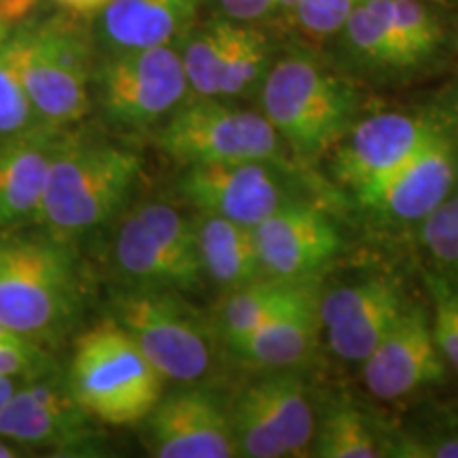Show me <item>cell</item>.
<instances>
[{
  "label": "cell",
  "instance_id": "cell-1",
  "mask_svg": "<svg viewBox=\"0 0 458 458\" xmlns=\"http://www.w3.org/2000/svg\"><path fill=\"white\" fill-rule=\"evenodd\" d=\"M140 156L106 142L62 139L51 159L38 223L68 242L111 219L134 187Z\"/></svg>",
  "mask_w": 458,
  "mask_h": 458
},
{
  "label": "cell",
  "instance_id": "cell-37",
  "mask_svg": "<svg viewBox=\"0 0 458 458\" xmlns=\"http://www.w3.org/2000/svg\"><path fill=\"white\" fill-rule=\"evenodd\" d=\"M433 114L442 125H454V128H458V81L439 94Z\"/></svg>",
  "mask_w": 458,
  "mask_h": 458
},
{
  "label": "cell",
  "instance_id": "cell-43",
  "mask_svg": "<svg viewBox=\"0 0 458 458\" xmlns=\"http://www.w3.org/2000/svg\"><path fill=\"white\" fill-rule=\"evenodd\" d=\"M456 181H458V157H456Z\"/></svg>",
  "mask_w": 458,
  "mask_h": 458
},
{
  "label": "cell",
  "instance_id": "cell-17",
  "mask_svg": "<svg viewBox=\"0 0 458 458\" xmlns=\"http://www.w3.org/2000/svg\"><path fill=\"white\" fill-rule=\"evenodd\" d=\"M64 136L37 128L7 136L0 145V227L38 223L51 159Z\"/></svg>",
  "mask_w": 458,
  "mask_h": 458
},
{
  "label": "cell",
  "instance_id": "cell-42",
  "mask_svg": "<svg viewBox=\"0 0 458 458\" xmlns=\"http://www.w3.org/2000/svg\"><path fill=\"white\" fill-rule=\"evenodd\" d=\"M11 28H13V26H11V24H9V21L0 20V45H3V41H4V38H7V37H9V34H11Z\"/></svg>",
  "mask_w": 458,
  "mask_h": 458
},
{
  "label": "cell",
  "instance_id": "cell-36",
  "mask_svg": "<svg viewBox=\"0 0 458 458\" xmlns=\"http://www.w3.org/2000/svg\"><path fill=\"white\" fill-rule=\"evenodd\" d=\"M397 456H428V458H458V435L439 439L435 444H420V445H403V452Z\"/></svg>",
  "mask_w": 458,
  "mask_h": 458
},
{
  "label": "cell",
  "instance_id": "cell-31",
  "mask_svg": "<svg viewBox=\"0 0 458 458\" xmlns=\"http://www.w3.org/2000/svg\"><path fill=\"white\" fill-rule=\"evenodd\" d=\"M433 297L431 327L439 352L458 371V286L439 276H428Z\"/></svg>",
  "mask_w": 458,
  "mask_h": 458
},
{
  "label": "cell",
  "instance_id": "cell-30",
  "mask_svg": "<svg viewBox=\"0 0 458 458\" xmlns=\"http://www.w3.org/2000/svg\"><path fill=\"white\" fill-rule=\"evenodd\" d=\"M233 437H236L240 456L246 458H283L286 452L283 444L278 442L276 435L267 427L266 418H263L261 410L257 408L255 399L249 393L240 394V399L233 405L232 414Z\"/></svg>",
  "mask_w": 458,
  "mask_h": 458
},
{
  "label": "cell",
  "instance_id": "cell-32",
  "mask_svg": "<svg viewBox=\"0 0 458 458\" xmlns=\"http://www.w3.org/2000/svg\"><path fill=\"white\" fill-rule=\"evenodd\" d=\"M420 238L435 259L458 270V198H448L420 221Z\"/></svg>",
  "mask_w": 458,
  "mask_h": 458
},
{
  "label": "cell",
  "instance_id": "cell-26",
  "mask_svg": "<svg viewBox=\"0 0 458 458\" xmlns=\"http://www.w3.org/2000/svg\"><path fill=\"white\" fill-rule=\"evenodd\" d=\"M38 119L24 81V28L0 45V139L37 128Z\"/></svg>",
  "mask_w": 458,
  "mask_h": 458
},
{
  "label": "cell",
  "instance_id": "cell-38",
  "mask_svg": "<svg viewBox=\"0 0 458 458\" xmlns=\"http://www.w3.org/2000/svg\"><path fill=\"white\" fill-rule=\"evenodd\" d=\"M57 7L68 11L71 15L77 17H91L98 15L111 0H54Z\"/></svg>",
  "mask_w": 458,
  "mask_h": 458
},
{
  "label": "cell",
  "instance_id": "cell-12",
  "mask_svg": "<svg viewBox=\"0 0 458 458\" xmlns=\"http://www.w3.org/2000/svg\"><path fill=\"white\" fill-rule=\"evenodd\" d=\"M270 164L187 165L181 193L204 215L255 227L289 199L283 179Z\"/></svg>",
  "mask_w": 458,
  "mask_h": 458
},
{
  "label": "cell",
  "instance_id": "cell-24",
  "mask_svg": "<svg viewBox=\"0 0 458 458\" xmlns=\"http://www.w3.org/2000/svg\"><path fill=\"white\" fill-rule=\"evenodd\" d=\"M306 280H278L263 276L253 283L238 286L227 297L219 312V325L227 346L236 348L257 327H261L283 303L295 295Z\"/></svg>",
  "mask_w": 458,
  "mask_h": 458
},
{
  "label": "cell",
  "instance_id": "cell-29",
  "mask_svg": "<svg viewBox=\"0 0 458 458\" xmlns=\"http://www.w3.org/2000/svg\"><path fill=\"white\" fill-rule=\"evenodd\" d=\"M393 13L405 71L428 64L445 41L439 17L422 0H393Z\"/></svg>",
  "mask_w": 458,
  "mask_h": 458
},
{
  "label": "cell",
  "instance_id": "cell-15",
  "mask_svg": "<svg viewBox=\"0 0 458 458\" xmlns=\"http://www.w3.org/2000/svg\"><path fill=\"white\" fill-rule=\"evenodd\" d=\"M456 151L445 125L385 181L357 198L360 206L394 221H422L445 202L456 181Z\"/></svg>",
  "mask_w": 458,
  "mask_h": 458
},
{
  "label": "cell",
  "instance_id": "cell-11",
  "mask_svg": "<svg viewBox=\"0 0 458 458\" xmlns=\"http://www.w3.org/2000/svg\"><path fill=\"white\" fill-rule=\"evenodd\" d=\"M360 363L365 386L385 401L437 385L445 376V359L435 342L431 317L420 303H405L388 334Z\"/></svg>",
  "mask_w": 458,
  "mask_h": 458
},
{
  "label": "cell",
  "instance_id": "cell-25",
  "mask_svg": "<svg viewBox=\"0 0 458 458\" xmlns=\"http://www.w3.org/2000/svg\"><path fill=\"white\" fill-rule=\"evenodd\" d=\"M236 20L219 17L193 26L182 37L181 62L187 85L199 98H219L221 74L232 45Z\"/></svg>",
  "mask_w": 458,
  "mask_h": 458
},
{
  "label": "cell",
  "instance_id": "cell-2",
  "mask_svg": "<svg viewBox=\"0 0 458 458\" xmlns=\"http://www.w3.org/2000/svg\"><path fill=\"white\" fill-rule=\"evenodd\" d=\"M263 114L297 156L317 157L354 123L357 91L310 54H289L263 77Z\"/></svg>",
  "mask_w": 458,
  "mask_h": 458
},
{
  "label": "cell",
  "instance_id": "cell-7",
  "mask_svg": "<svg viewBox=\"0 0 458 458\" xmlns=\"http://www.w3.org/2000/svg\"><path fill=\"white\" fill-rule=\"evenodd\" d=\"M91 54L81 28L66 17L24 28V81L45 128H64L89 113Z\"/></svg>",
  "mask_w": 458,
  "mask_h": 458
},
{
  "label": "cell",
  "instance_id": "cell-3",
  "mask_svg": "<svg viewBox=\"0 0 458 458\" xmlns=\"http://www.w3.org/2000/svg\"><path fill=\"white\" fill-rule=\"evenodd\" d=\"M164 377L113 318L91 327L74 344L71 388L74 401L106 425H134L162 399Z\"/></svg>",
  "mask_w": 458,
  "mask_h": 458
},
{
  "label": "cell",
  "instance_id": "cell-34",
  "mask_svg": "<svg viewBox=\"0 0 458 458\" xmlns=\"http://www.w3.org/2000/svg\"><path fill=\"white\" fill-rule=\"evenodd\" d=\"M43 354L32 340L0 327V376L21 377L41 369Z\"/></svg>",
  "mask_w": 458,
  "mask_h": 458
},
{
  "label": "cell",
  "instance_id": "cell-19",
  "mask_svg": "<svg viewBox=\"0 0 458 458\" xmlns=\"http://www.w3.org/2000/svg\"><path fill=\"white\" fill-rule=\"evenodd\" d=\"M204 0H111L98 13L100 41L113 51L172 45L191 30Z\"/></svg>",
  "mask_w": 458,
  "mask_h": 458
},
{
  "label": "cell",
  "instance_id": "cell-39",
  "mask_svg": "<svg viewBox=\"0 0 458 458\" xmlns=\"http://www.w3.org/2000/svg\"><path fill=\"white\" fill-rule=\"evenodd\" d=\"M17 388V380L15 377H7V376H0V410L4 408V403L11 399V394Z\"/></svg>",
  "mask_w": 458,
  "mask_h": 458
},
{
  "label": "cell",
  "instance_id": "cell-10",
  "mask_svg": "<svg viewBox=\"0 0 458 458\" xmlns=\"http://www.w3.org/2000/svg\"><path fill=\"white\" fill-rule=\"evenodd\" d=\"M439 125L442 123L433 113L393 111L360 119L337 142L331 162L335 181L359 198L414 156Z\"/></svg>",
  "mask_w": 458,
  "mask_h": 458
},
{
  "label": "cell",
  "instance_id": "cell-23",
  "mask_svg": "<svg viewBox=\"0 0 458 458\" xmlns=\"http://www.w3.org/2000/svg\"><path fill=\"white\" fill-rule=\"evenodd\" d=\"M348 49L360 64L376 71H405L393 0H365L342 26Z\"/></svg>",
  "mask_w": 458,
  "mask_h": 458
},
{
  "label": "cell",
  "instance_id": "cell-14",
  "mask_svg": "<svg viewBox=\"0 0 458 458\" xmlns=\"http://www.w3.org/2000/svg\"><path fill=\"white\" fill-rule=\"evenodd\" d=\"M147 442L159 458L240 456L232 420L215 394L185 388L159 399L147 416Z\"/></svg>",
  "mask_w": 458,
  "mask_h": 458
},
{
  "label": "cell",
  "instance_id": "cell-13",
  "mask_svg": "<svg viewBox=\"0 0 458 458\" xmlns=\"http://www.w3.org/2000/svg\"><path fill=\"white\" fill-rule=\"evenodd\" d=\"M253 232L263 272L278 280H312L342 249L334 221L300 199H286Z\"/></svg>",
  "mask_w": 458,
  "mask_h": 458
},
{
  "label": "cell",
  "instance_id": "cell-18",
  "mask_svg": "<svg viewBox=\"0 0 458 458\" xmlns=\"http://www.w3.org/2000/svg\"><path fill=\"white\" fill-rule=\"evenodd\" d=\"M85 418L71 388L34 382L17 386L0 410V437L21 448L68 445L83 437Z\"/></svg>",
  "mask_w": 458,
  "mask_h": 458
},
{
  "label": "cell",
  "instance_id": "cell-5",
  "mask_svg": "<svg viewBox=\"0 0 458 458\" xmlns=\"http://www.w3.org/2000/svg\"><path fill=\"white\" fill-rule=\"evenodd\" d=\"M157 145L182 165L274 162L280 156V136L266 114L199 96L170 113Z\"/></svg>",
  "mask_w": 458,
  "mask_h": 458
},
{
  "label": "cell",
  "instance_id": "cell-35",
  "mask_svg": "<svg viewBox=\"0 0 458 458\" xmlns=\"http://www.w3.org/2000/svg\"><path fill=\"white\" fill-rule=\"evenodd\" d=\"M219 4L229 20L246 24L274 13V0H219Z\"/></svg>",
  "mask_w": 458,
  "mask_h": 458
},
{
  "label": "cell",
  "instance_id": "cell-4",
  "mask_svg": "<svg viewBox=\"0 0 458 458\" xmlns=\"http://www.w3.org/2000/svg\"><path fill=\"white\" fill-rule=\"evenodd\" d=\"M77 306V267L66 242L0 238V327L34 342L57 334Z\"/></svg>",
  "mask_w": 458,
  "mask_h": 458
},
{
  "label": "cell",
  "instance_id": "cell-40",
  "mask_svg": "<svg viewBox=\"0 0 458 458\" xmlns=\"http://www.w3.org/2000/svg\"><path fill=\"white\" fill-rule=\"evenodd\" d=\"M301 0H274V13L293 15Z\"/></svg>",
  "mask_w": 458,
  "mask_h": 458
},
{
  "label": "cell",
  "instance_id": "cell-27",
  "mask_svg": "<svg viewBox=\"0 0 458 458\" xmlns=\"http://www.w3.org/2000/svg\"><path fill=\"white\" fill-rule=\"evenodd\" d=\"M314 456L320 458H376L385 456L363 411L352 403L334 405L314 428Z\"/></svg>",
  "mask_w": 458,
  "mask_h": 458
},
{
  "label": "cell",
  "instance_id": "cell-21",
  "mask_svg": "<svg viewBox=\"0 0 458 458\" xmlns=\"http://www.w3.org/2000/svg\"><path fill=\"white\" fill-rule=\"evenodd\" d=\"M196 232L204 274L216 284L233 291L266 276L253 227L204 215L196 223Z\"/></svg>",
  "mask_w": 458,
  "mask_h": 458
},
{
  "label": "cell",
  "instance_id": "cell-28",
  "mask_svg": "<svg viewBox=\"0 0 458 458\" xmlns=\"http://www.w3.org/2000/svg\"><path fill=\"white\" fill-rule=\"evenodd\" d=\"M270 66V43L266 34L246 21H236L225 68L221 74L219 98L221 96L236 98L253 89L257 83L263 81Z\"/></svg>",
  "mask_w": 458,
  "mask_h": 458
},
{
  "label": "cell",
  "instance_id": "cell-22",
  "mask_svg": "<svg viewBox=\"0 0 458 458\" xmlns=\"http://www.w3.org/2000/svg\"><path fill=\"white\" fill-rule=\"evenodd\" d=\"M255 399L267 427L283 444L286 456L308 454L314 439V411L301 380L293 374H276L246 388Z\"/></svg>",
  "mask_w": 458,
  "mask_h": 458
},
{
  "label": "cell",
  "instance_id": "cell-9",
  "mask_svg": "<svg viewBox=\"0 0 458 458\" xmlns=\"http://www.w3.org/2000/svg\"><path fill=\"white\" fill-rule=\"evenodd\" d=\"M96 81L108 122L131 130L168 117L189 89L181 51L174 45L114 51L100 66Z\"/></svg>",
  "mask_w": 458,
  "mask_h": 458
},
{
  "label": "cell",
  "instance_id": "cell-41",
  "mask_svg": "<svg viewBox=\"0 0 458 458\" xmlns=\"http://www.w3.org/2000/svg\"><path fill=\"white\" fill-rule=\"evenodd\" d=\"M20 448H21V445H17L13 442H9V439L0 437V458H15V456H20L21 454Z\"/></svg>",
  "mask_w": 458,
  "mask_h": 458
},
{
  "label": "cell",
  "instance_id": "cell-8",
  "mask_svg": "<svg viewBox=\"0 0 458 458\" xmlns=\"http://www.w3.org/2000/svg\"><path fill=\"white\" fill-rule=\"evenodd\" d=\"M114 263L125 276L153 289H193L204 276L198 232L168 204H145L114 238Z\"/></svg>",
  "mask_w": 458,
  "mask_h": 458
},
{
  "label": "cell",
  "instance_id": "cell-6",
  "mask_svg": "<svg viewBox=\"0 0 458 458\" xmlns=\"http://www.w3.org/2000/svg\"><path fill=\"white\" fill-rule=\"evenodd\" d=\"M113 312L164 380L196 382L213 365L204 323L170 289L139 286L114 297Z\"/></svg>",
  "mask_w": 458,
  "mask_h": 458
},
{
  "label": "cell",
  "instance_id": "cell-16",
  "mask_svg": "<svg viewBox=\"0 0 458 458\" xmlns=\"http://www.w3.org/2000/svg\"><path fill=\"white\" fill-rule=\"evenodd\" d=\"M403 308L405 300L393 280L369 278L325 295L318 301V317L337 357L363 360L388 334Z\"/></svg>",
  "mask_w": 458,
  "mask_h": 458
},
{
  "label": "cell",
  "instance_id": "cell-20",
  "mask_svg": "<svg viewBox=\"0 0 458 458\" xmlns=\"http://www.w3.org/2000/svg\"><path fill=\"white\" fill-rule=\"evenodd\" d=\"M318 297L310 280L301 283L261 327L233 348L240 357L261 368L284 369L310 357L320 327Z\"/></svg>",
  "mask_w": 458,
  "mask_h": 458
},
{
  "label": "cell",
  "instance_id": "cell-33",
  "mask_svg": "<svg viewBox=\"0 0 458 458\" xmlns=\"http://www.w3.org/2000/svg\"><path fill=\"white\" fill-rule=\"evenodd\" d=\"M365 0H301L295 9V20L310 37H329L342 30L346 20Z\"/></svg>",
  "mask_w": 458,
  "mask_h": 458
}]
</instances>
